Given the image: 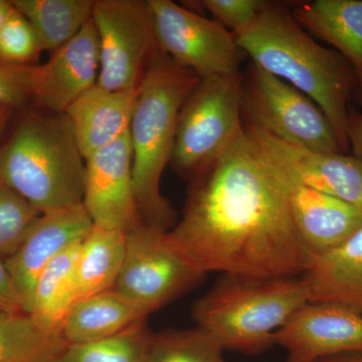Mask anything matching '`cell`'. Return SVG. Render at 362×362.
<instances>
[{
  "mask_svg": "<svg viewBox=\"0 0 362 362\" xmlns=\"http://www.w3.org/2000/svg\"><path fill=\"white\" fill-rule=\"evenodd\" d=\"M151 335L143 321L110 337L66 344L59 362H145Z\"/></svg>",
  "mask_w": 362,
  "mask_h": 362,
  "instance_id": "484cf974",
  "label": "cell"
},
{
  "mask_svg": "<svg viewBox=\"0 0 362 362\" xmlns=\"http://www.w3.org/2000/svg\"><path fill=\"white\" fill-rule=\"evenodd\" d=\"M13 112L14 109L11 108V107L0 105V136L6 129L11 117H13Z\"/></svg>",
  "mask_w": 362,
  "mask_h": 362,
  "instance_id": "836d02e7",
  "label": "cell"
},
{
  "mask_svg": "<svg viewBox=\"0 0 362 362\" xmlns=\"http://www.w3.org/2000/svg\"><path fill=\"white\" fill-rule=\"evenodd\" d=\"M268 2L265 0H204L201 6L214 16V21L237 35L257 21Z\"/></svg>",
  "mask_w": 362,
  "mask_h": 362,
  "instance_id": "f546056e",
  "label": "cell"
},
{
  "mask_svg": "<svg viewBox=\"0 0 362 362\" xmlns=\"http://www.w3.org/2000/svg\"><path fill=\"white\" fill-rule=\"evenodd\" d=\"M233 35L252 64L292 85L317 104L347 153V116L356 77L346 59L309 37L292 11L277 2L269 1L249 28Z\"/></svg>",
  "mask_w": 362,
  "mask_h": 362,
  "instance_id": "7a4b0ae2",
  "label": "cell"
},
{
  "mask_svg": "<svg viewBox=\"0 0 362 362\" xmlns=\"http://www.w3.org/2000/svg\"><path fill=\"white\" fill-rule=\"evenodd\" d=\"M288 175L293 218L312 257L340 246L361 228V209Z\"/></svg>",
  "mask_w": 362,
  "mask_h": 362,
  "instance_id": "2e32d148",
  "label": "cell"
},
{
  "mask_svg": "<svg viewBox=\"0 0 362 362\" xmlns=\"http://www.w3.org/2000/svg\"><path fill=\"white\" fill-rule=\"evenodd\" d=\"M0 309L11 312H25L6 262L0 257ZM26 313V312H25Z\"/></svg>",
  "mask_w": 362,
  "mask_h": 362,
  "instance_id": "4dcf8cb0",
  "label": "cell"
},
{
  "mask_svg": "<svg viewBox=\"0 0 362 362\" xmlns=\"http://www.w3.org/2000/svg\"><path fill=\"white\" fill-rule=\"evenodd\" d=\"M125 252L126 233L94 226L78 249L76 264L78 300L114 289Z\"/></svg>",
  "mask_w": 362,
  "mask_h": 362,
  "instance_id": "7402d4cb",
  "label": "cell"
},
{
  "mask_svg": "<svg viewBox=\"0 0 362 362\" xmlns=\"http://www.w3.org/2000/svg\"><path fill=\"white\" fill-rule=\"evenodd\" d=\"M39 211L0 177V257H11L21 247Z\"/></svg>",
  "mask_w": 362,
  "mask_h": 362,
  "instance_id": "4316f807",
  "label": "cell"
},
{
  "mask_svg": "<svg viewBox=\"0 0 362 362\" xmlns=\"http://www.w3.org/2000/svg\"><path fill=\"white\" fill-rule=\"evenodd\" d=\"M95 0H11L30 21L45 51H58L92 18Z\"/></svg>",
  "mask_w": 362,
  "mask_h": 362,
  "instance_id": "603a6c76",
  "label": "cell"
},
{
  "mask_svg": "<svg viewBox=\"0 0 362 362\" xmlns=\"http://www.w3.org/2000/svg\"><path fill=\"white\" fill-rule=\"evenodd\" d=\"M0 177L40 214L83 204L86 159L66 114L26 110L0 147Z\"/></svg>",
  "mask_w": 362,
  "mask_h": 362,
  "instance_id": "277c9868",
  "label": "cell"
},
{
  "mask_svg": "<svg viewBox=\"0 0 362 362\" xmlns=\"http://www.w3.org/2000/svg\"><path fill=\"white\" fill-rule=\"evenodd\" d=\"M302 28L334 47L356 77L352 101L362 108V0H314L292 11Z\"/></svg>",
  "mask_w": 362,
  "mask_h": 362,
  "instance_id": "ac0fdd59",
  "label": "cell"
},
{
  "mask_svg": "<svg viewBox=\"0 0 362 362\" xmlns=\"http://www.w3.org/2000/svg\"><path fill=\"white\" fill-rule=\"evenodd\" d=\"M66 346L25 312L0 309V362H59Z\"/></svg>",
  "mask_w": 362,
  "mask_h": 362,
  "instance_id": "cb8c5ba5",
  "label": "cell"
},
{
  "mask_svg": "<svg viewBox=\"0 0 362 362\" xmlns=\"http://www.w3.org/2000/svg\"><path fill=\"white\" fill-rule=\"evenodd\" d=\"M148 312L111 289L82 298L71 306L61 329L66 344H80L110 337L146 321Z\"/></svg>",
  "mask_w": 362,
  "mask_h": 362,
  "instance_id": "ffe728a7",
  "label": "cell"
},
{
  "mask_svg": "<svg viewBox=\"0 0 362 362\" xmlns=\"http://www.w3.org/2000/svg\"><path fill=\"white\" fill-rule=\"evenodd\" d=\"M199 80L159 49L137 88L129 128L136 204L142 223L163 232L177 220L161 194V177L173 156L181 107Z\"/></svg>",
  "mask_w": 362,
  "mask_h": 362,
  "instance_id": "3957f363",
  "label": "cell"
},
{
  "mask_svg": "<svg viewBox=\"0 0 362 362\" xmlns=\"http://www.w3.org/2000/svg\"><path fill=\"white\" fill-rule=\"evenodd\" d=\"M223 347L195 326L152 333L145 362H226Z\"/></svg>",
  "mask_w": 362,
  "mask_h": 362,
  "instance_id": "d4e9b609",
  "label": "cell"
},
{
  "mask_svg": "<svg viewBox=\"0 0 362 362\" xmlns=\"http://www.w3.org/2000/svg\"><path fill=\"white\" fill-rule=\"evenodd\" d=\"M44 51L35 28L13 6L0 33V59L18 65H35Z\"/></svg>",
  "mask_w": 362,
  "mask_h": 362,
  "instance_id": "83f0119b",
  "label": "cell"
},
{
  "mask_svg": "<svg viewBox=\"0 0 362 362\" xmlns=\"http://www.w3.org/2000/svg\"><path fill=\"white\" fill-rule=\"evenodd\" d=\"M83 206L98 228L127 233L143 223L133 185L129 131L86 159Z\"/></svg>",
  "mask_w": 362,
  "mask_h": 362,
  "instance_id": "8fae6325",
  "label": "cell"
},
{
  "mask_svg": "<svg viewBox=\"0 0 362 362\" xmlns=\"http://www.w3.org/2000/svg\"><path fill=\"white\" fill-rule=\"evenodd\" d=\"M37 65H18L0 59V105L25 109L33 100Z\"/></svg>",
  "mask_w": 362,
  "mask_h": 362,
  "instance_id": "f1b7e54d",
  "label": "cell"
},
{
  "mask_svg": "<svg viewBox=\"0 0 362 362\" xmlns=\"http://www.w3.org/2000/svg\"><path fill=\"white\" fill-rule=\"evenodd\" d=\"M93 228L83 204L47 211L40 214L16 252L4 259L26 313L32 309L42 271L59 254L82 242Z\"/></svg>",
  "mask_w": 362,
  "mask_h": 362,
  "instance_id": "4fadbf2b",
  "label": "cell"
},
{
  "mask_svg": "<svg viewBox=\"0 0 362 362\" xmlns=\"http://www.w3.org/2000/svg\"><path fill=\"white\" fill-rule=\"evenodd\" d=\"M204 276L171 244L168 232L140 223L126 233L125 259L114 290L151 314Z\"/></svg>",
  "mask_w": 362,
  "mask_h": 362,
  "instance_id": "9c48e42d",
  "label": "cell"
},
{
  "mask_svg": "<svg viewBox=\"0 0 362 362\" xmlns=\"http://www.w3.org/2000/svg\"><path fill=\"white\" fill-rule=\"evenodd\" d=\"M242 109L247 125L281 141L309 151L344 153L332 125L317 104L255 64L243 78Z\"/></svg>",
  "mask_w": 362,
  "mask_h": 362,
  "instance_id": "52a82bcc",
  "label": "cell"
},
{
  "mask_svg": "<svg viewBox=\"0 0 362 362\" xmlns=\"http://www.w3.org/2000/svg\"><path fill=\"white\" fill-rule=\"evenodd\" d=\"M286 362H318L362 352V315L337 305L308 302L274 334Z\"/></svg>",
  "mask_w": 362,
  "mask_h": 362,
  "instance_id": "7c38bea8",
  "label": "cell"
},
{
  "mask_svg": "<svg viewBox=\"0 0 362 362\" xmlns=\"http://www.w3.org/2000/svg\"><path fill=\"white\" fill-rule=\"evenodd\" d=\"M100 45L92 18L83 30L37 65L33 104L40 110L65 113L76 100L97 85Z\"/></svg>",
  "mask_w": 362,
  "mask_h": 362,
  "instance_id": "5bb4252c",
  "label": "cell"
},
{
  "mask_svg": "<svg viewBox=\"0 0 362 362\" xmlns=\"http://www.w3.org/2000/svg\"><path fill=\"white\" fill-rule=\"evenodd\" d=\"M249 127L270 156L302 185L362 211L361 159L345 153L309 151L281 141L257 128Z\"/></svg>",
  "mask_w": 362,
  "mask_h": 362,
  "instance_id": "9a60e30c",
  "label": "cell"
},
{
  "mask_svg": "<svg viewBox=\"0 0 362 362\" xmlns=\"http://www.w3.org/2000/svg\"><path fill=\"white\" fill-rule=\"evenodd\" d=\"M92 21L99 39L97 85L136 90L159 51L148 0H95Z\"/></svg>",
  "mask_w": 362,
  "mask_h": 362,
  "instance_id": "ba28073f",
  "label": "cell"
},
{
  "mask_svg": "<svg viewBox=\"0 0 362 362\" xmlns=\"http://www.w3.org/2000/svg\"><path fill=\"white\" fill-rule=\"evenodd\" d=\"M240 74L201 78L178 117L170 163L190 176L244 130Z\"/></svg>",
  "mask_w": 362,
  "mask_h": 362,
  "instance_id": "8992f818",
  "label": "cell"
},
{
  "mask_svg": "<svg viewBox=\"0 0 362 362\" xmlns=\"http://www.w3.org/2000/svg\"><path fill=\"white\" fill-rule=\"evenodd\" d=\"M159 49L201 78L240 74L246 54L216 21L171 0H148Z\"/></svg>",
  "mask_w": 362,
  "mask_h": 362,
  "instance_id": "30bf717a",
  "label": "cell"
},
{
  "mask_svg": "<svg viewBox=\"0 0 362 362\" xmlns=\"http://www.w3.org/2000/svg\"><path fill=\"white\" fill-rule=\"evenodd\" d=\"M13 9V4L8 0H0V33L6 25L9 14Z\"/></svg>",
  "mask_w": 362,
  "mask_h": 362,
  "instance_id": "e575fe53",
  "label": "cell"
},
{
  "mask_svg": "<svg viewBox=\"0 0 362 362\" xmlns=\"http://www.w3.org/2000/svg\"><path fill=\"white\" fill-rule=\"evenodd\" d=\"M347 136L352 156L362 160V113L352 104L349 107Z\"/></svg>",
  "mask_w": 362,
  "mask_h": 362,
  "instance_id": "1f68e13d",
  "label": "cell"
},
{
  "mask_svg": "<svg viewBox=\"0 0 362 362\" xmlns=\"http://www.w3.org/2000/svg\"><path fill=\"white\" fill-rule=\"evenodd\" d=\"M80 245L59 254L40 274L28 314L42 329L59 337L66 316L78 301L76 264Z\"/></svg>",
  "mask_w": 362,
  "mask_h": 362,
  "instance_id": "44dd1931",
  "label": "cell"
},
{
  "mask_svg": "<svg viewBox=\"0 0 362 362\" xmlns=\"http://www.w3.org/2000/svg\"><path fill=\"white\" fill-rule=\"evenodd\" d=\"M137 89L110 90L95 85L66 109L85 159L129 131Z\"/></svg>",
  "mask_w": 362,
  "mask_h": 362,
  "instance_id": "e0dca14e",
  "label": "cell"
},
{
  "mask_svg": "<svg viewBox=\"0 0 362 362\" xmlns=\"http://www.w3.org/2000/svg\"><path fill=\"white\" fill-rule=\"evenodd\" d=\"M308 302L303 277L221 275L195 301L192 317L225 351L257 356L275 345L276 331Z\"/></svg>",
  "mask_w": 362,
  "mask_h": 362,
  "instance_id": "5b68a950",
  "label": "cell"
},
{
  "mask_svg": "<svg viewBox=\"0 0 362 362\" xmlns=\"http://www.w3.org/2000/svg\"><path fill=\"white\" fill-rule=\"evenodd\" d=\"M168 239L201 273L303 277L311 263L290 204V176L245 124L213 160L189 176Z\"/></svg>",
  "mask_w": 362,
  "mask_h": 362,
  "instance_id": "6da1fadb",
  "label": "cell"
},
{
  "mask_svg": "<svg viewBox=\"0 0 362 362\" xmlns=\"http://www.w3.org/2000/svg\"><path fill=\"white\" fill-rule=\"evenodd\" d=\"M318 362H362V352H349L327 357Z\"/></svg>",
  "mask_w": 362,
  "mask_h": 362,
  "instance_id": "d6a6232c",
  "label": "cell"
},
{
  "mask_svg": "<svg viewBox=\"0 0 362 362\" xmlns=\"http://www.w3.org/2000/svg\"><path fill=\"white\" fill-rule=\"evenodd\" d=\"M303 278L309 302L337 305L362 315V226L340 246L312 257Z\"/></svg>",
  "mask_w": 362,
  "mask_h": 362,
  "instance_id": "d6986e66",
  "label": "cell"
}]
</instances>
